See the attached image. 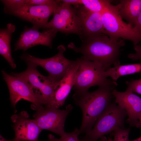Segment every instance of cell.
I'll list each match as a JSON object with an SVG mask.
<instances>
[{"label":"cell","mask_w":141,"mask_h":141,"mask_svg":"<svg viewBox=\"0 0 141 141\" xmlns=\"http://www.w3.org/2000/svg\"><path fill=\"white\" fill-rule=\"evenodd\" d=\"M116 82L99 86L95 91L75 92L73 96L75 104L81 109L82 121L80 134L89 132L108 105L111 102L113 90L117 86Z\"/></svg>","instance_id":"1"},{"label":"cell","mask_w":141,"mask_h":141,"mask_svg":"<svg viewBox=\"0 0 141 141\" xmlns=\"http://www.w3.org/2000/svg\"><path fill=\"white\" fill-rule=\"evenodd\" d=\"M80 47L71 43L68 47L77 53L81 54L87 60L101 65L105 71L120 64L119 58L120 48L124 46V40L112 39L106 34H102L86 39Z\"/></svg>","instance_id":"2"},{"label":"cell","mask_w":141,"mask_h":141,"mask_svg":"<svg viewBox=\"0 0 141 141\" xmlns=\"http://www.w3.org/2000/svg\"><path fill=\"white\" fill-rule=\"evenodd\" d=\"M102 17L106 34L110 38L129 40L134 46L141 41V34L135 26L122 20L117 5L109 4L102 13Z\"/></svg>","instance_id":"3"},{"label":"cell","mask_w":141,"mask_h":141,"mask_svg":"<svg viewBox=\"0 0 141 141\" xmlns=\"http://www.w3.org/2000/svg\"><path fill=\"white\" fill-rule=\"evenodd\" d=\"M127 115L126 111L115 102H111L82 141H97L116 129L123 128Z\"/></svg>","instance_id":"4"},{"label":"cell","mask_w":141,"mask_h":141,"mask_svg":"<svg viewBox=\"0 0 141 141\" xmlns=\"http://www.w3.org/2000/svg\"><path fill=\"white\" fill-rule=\"evenodd\" d=\"M79 66L76 72L73 89L75 92L88 91L91 87L108 83L112 80L104 74L105 70L100 64L82 57L77 60Z\"/></svg>","instance_id":"5"},{"label":"cell","mask_w":141,"mask_h":141,"mask_svg":"<svg viewBox=\"0 0 141 141\" xmlns=\"http://www.w3.org/2000/svg\"><path fill=\"white\" fill-rule=\"evenodd\" d=\"M58 1L52 19L43 29H54L66 34H75L81 38V23L75 8L69 3L61 0Z\"/></svg>","instance_id":"6"},{"label":"cell","mask_w":141,"mask_h":141,"mask_svg":"<svg viewBox=\"0 0 141 141\" xmlns=\"http://www.w3.org/2000/svg\"><path fill=\"white\" fill-rule=\"evenodd\" d=\"M27 68L24 72L18 73H12L11 75L21 77L31 86L42 104L46 107L52 99L54 91L59 82L48 76H44L37 69V66L27 63Z\"/></svg>","instance_id":"7"},{"label":"cell","mask_w":141,"mask_h":141,"mask_svg":"<svg viewBox=\"0 0 141 141\" xmlns=\"http://www.w3.org/2000/svg\"><path fill=\"white\" fill-rule=\"evenodd\" d=\"M31 108L36 111L33 115L34 119L42 130L49 131L61 137L66 135L67 132L64 130L65 122L73 109L72 105H67L64 110L53 107L46 108L43 105Z\"/></svg>","instance_id":"8"},{"label":"cell","mask_w":141,"mask_h":141,"mask_svg":"<svg viewBox=\"0 0 141 141\" xmlns=\"http://www.w3.org/2000/svg\"><path fill=\"white\" fill-rule=\"evenodd\" d=\"M58 52L56 55L46 59L38 58L27 54H24L21 58L26 62L37 66H39L48 72V76L57 82H59L72 64L73 61L64 57L66 48L63 45L57 47Z\"/></svg>","instance_id":"9"},{"label":"cell","mask_w":141,"mask_h":141,"mask_svg":"<svg viewBox=\"0 0 141 141\" xmlns=\"http://www.w3.org/2000/svg\"><path fill=\"white\" fill-rule=\"evenodd\" d=\"M3 79L9 89L10 99L14 109L18 102L23 99L32 103L31 106L43 105L31 85L23 78L10 75L2 70Z\"/></svg>","instance_id":"10"},{"label":"cell","mask_w":141,"mask_h":141,"mask_svg":"<svg viewBox=\"0 0 141 141\" xmlns=\"http://www.w3.org/2000/svg\"><path fill=\"white\" fill-rule=\"evenodd\" d=\"M58 2V0H54L50 3L44 5L25 6L11 11L9 14L30 22L32 26L37 29H43L48 23L50 17L53 15Z\"/></svg>","instance_id":"11"},{"label":"cell","mask_w":141,"mask_h":141,"mask_svg":"<svg viewBox=\"0 0 141 141\" xmlns=\"http://www.w3.org/2000/svg\"><path fill=\"white\" fill-rule=\"evenodd\" d=\"M38 30L33 26H25L15 45L14 51L22 50L25 51L38 45H44L52 48V41L57 31L51 29L44 30L40 32Z\"/></svg>","instance_id":"12"},{"label":"cell","mask_w":141,"mask_h":141,"mask_svg":"<svg viewBox=\"0 0 141 141\" xmlns=\"http://www.w3.org/2000/svg\"><path fill=\"white\" fill-rule=\"evenodd\" d=\"M112 94L115 98V102L126 113L127 123L131 126L140 127L139 118L141 115V98L128 89L123 92L114 89Z\"/></svg>","instance_id":"13"},{"label":"cell","mask_w":141,"mask_h":141,"mask_svg":"<svg viewBox=\"0 0 141 141\" xmlns=\"http://www.w3.org/2000/svg\"><path fill=\"white\" fill-rule=\"evenodd\" d=\"M15 136L13 141H38L42 130L33 119L29 118L28 113L22 111L11 118Z\"/></svg>","instance_id":"14"},{"label":"cell","mask_w":141,"mask_h":141,"mask_svg":"<svg viewBox=\"0 0 141 141\" xmlns=\"http://www.w3.org/2000/svg\"><path fill=\"white\" fill-rule=\"evenodd\" d=\"M74 8L79 19L83 41L102 34H106L102 20V13L93 12L83 5H75Z\"/></svg>","instance_id":"15"},{"label":"cell","mask_w":141,"mask_h":141,"mask_svg":"<svg viewBox=\"0 0 141 141\" xmlns=\"http://www.w3.org/2000/svg\"><path fill=\"white\" fill-rule=\"evenodd\" d=\"M78 66V60L73 61L66 74L59 82L51 101L48 106L45 107H53L58 108L64 104L66 99L74 85Z\"/></svg>","instance_id":"16"},{"label":"cell","mask_w":141,"mask_h":141,"mask_svg":"<svg viewBox=\"0 0 141 141\" xmlns=\"http://www.w3.org/2000/svg\"><path fill=\"white\" fill-rule=\"evenodd\" d=\"M117 5L122 19L134 26L141 13V0H121Z\"/></svg>","instance_id":"17"},{"label":"cell","mask_w":141,"mask_h":141,"mask_svg":"<svg viewBox=\"0 0 141 141\" xmlns=\"http://www.w3.org/2000/svg\"><path fill=\"white\" fill-rule=\"evenodd\" d=\"M15 29L14 24L9 23L5 28L0 30V54L14 69L16 68V65L11 55L10 42L12 34Z\"/></svg>","instance_id":"18"},{"label":"cell","mask_w":141,"mask_h":141,"mask_svg":"<svg viewBox=\"0 0 141 141\" xmlns=\"http://www.w3.org/2000/svg\"><path fill=\"white\" fill-rule=\"evenodd\" d=\"M139 73H141V63L115 65L105 71L104 74L106 77H110L116 82L120 77Z\"/></svg>","instance_id":"19"},{"label":"cell","mask_w":141,"mask_h":141,"mask_svg":"<svg viewBox=\"0 0 141 141\" xmlns=\"http://www.w3.org/2000/svg\"><path fill=\"white\" fill-rule=\"evenodd\" d=\"M111 2L106 0H76V5H82L92 12L102 13Z\"/></svg>","instance_id":"20"},{"label":"cell","mask_w":141,"mask_h":141,"mask_svg":"<svg viewBox=\"0 0 141 141\" xmlns=\"http://www.w3.org/2000/svg\"><path fill=\"white\" fill-rule=\"evenodd\" d=\"M26 0H1L4 5V12L9 14L10 12L25 6Z\"/></svg>","instance_id":"21"},{"label":"cell","mask_w":141,"mask_h":141,"mask_svg":"<svg viewBox=\"0 0 141 141\" xmlns=\"http://www.w3.org/2000/svg\"><path fill=\"white\" fill-rule=\"evenodd\" d=\"M80 134L79 130L76 128L73 132L67 133L64 136L59 139L55 138L52 134H49L48 136V141H80L78 137Z\"/></svg>","instance_id":"22"},{"label":"cell","mask_w":141,"mask_h":141,"mask_svg":"<svg viewBox=\"0 0 141 141\" xmlns=\"http://www.w3.org/2000/svg\"><path fill=\"white\" fill-rule=\"evenodd\" d=\"M130 128H119L114 131L113 141H130L129 139Z\"/></svg>","instance_id":"23"},{"label":"cell","mask_w":141,"mask_h":141,"mask_svg":"<svg viewBox=\"0 0 141 141\" xmlns=\"http://www.w3.org/2000/svg\"><path fill=\"white\" fill-rule=\"evenodd\" d=\"M125 83L128 86L127 89L133 92L141 95V78L138 80L132 79Z\"/></svg>","instance_id":"24"},{"label":"cell","mask_w":141,"mask_h":141,"mask_svg":"<svg viewBox=\"0 0 141 141\" xmlns=\"http://www.w3.org/2000/svg\"><path fill=\"white\" fill-rule=\"evenodd\" d=\"M136 52L128 54L127 57L133 61L141 60V47L139 44L134 45V46Z\"/></svg>","instance_id":"25"},{"label":"cell","mask_w":141,"mask_h":141,"mask_svg":"<svg viewBox=\"0 0 141 141\" xmlns=\"http://www.w3.org/2000/svg\"><path fill=\"white\" fill-rule=\"evenodd\" d=\"M53 0H26L25 6H33L44 5L50 3Z\"/></svg>","instance_id":"26"},{"label":"cell","mask_w":141,"mask_h":141,"mask_svg":"<svg viewBox=\"0 0 141 141\" xmlns=\"http://www.w3.org/2000/svg\"><path fill=\"white\" fill-rule=\"evenodd\" d=\"M134 26L141 34V13L138 17Z\"/></svg>","instance_id":"27"},{"label":"cell","mask_w":141,"mask_h":141,"mask_svg":"<svg viewBox=\"0 0 141 141\" xmlns=\"http://www.w3.org/2000/svg\"><path fill=\"white\" fill-rule=\"evenodd\" d=\"M0 141H13V140H7L3 137L1 134L0 135Z\"/></svg>","instance_id":"28"},{"label":"cell","mask_w":141,"mask_h":141,"mask_svg":"<svg viewBox=\"0 0 141 141\" xmlns=\"http://www.w3.org/2000/svg\"><path fill=\"white\" fill-rule=\"evenodd\" d=\"M107 140L106 137L104 136H103L101 137L100 138V139L99 141H107Z\"/></svg>","instance_id":"29"},{"label":"cell","mask_w":141,"mask_h":141,"mask_svg":"<svg viewBox=\"0 0 141 141\" xmlns=\"http://www.w3.org/2000/svg\"><path fill=\"white\" fill-rule=\"evenodd\" d=\"M130 141H141V136L136 139Z\"/></svg>","instance_id":"30"},{"label":"cell","mask_w":141,"mask_h":141,"mask_svg":"<svg viewBox=\"0 0 141 141\" xmlns=\"http://www.w3.org/2000/svg\"><path fill=\"white\" fill-rule=\"evenodd\" d=\"M139 120L140 123V127H141V115H140L139 118Z\"/></svg>","instance_id":"31"},{"label":"cell","mask_w":141,"mask_h":141,"mask_svg":"<svg viewBox=\"0 0 141 141\" xmlns=\"http://www.w3.org/2000/svg\"><path fill=\"white\" fill-rule=\"evenodd\" d=\"M107 141H113V140L112 139L111 137H110L107 140Z\"/></svg>","instance_id":"32"}]
</instances>
